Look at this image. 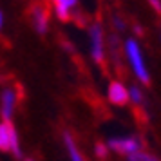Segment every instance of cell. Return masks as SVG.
<instances>
[{
	"instance_id": "obj_1",
	"label": "cell",
	"mask_w": 161,
	"mask_h": 161,
	"mask_svg": "<svg viewBox=\"0 0 161 161\" xmlns=\"http://www.w3.org/2000/svg\"><path fill=\"white\" fill-rule=\"evenodd\" d=\"M0 150L8 152L11 150L15 158H22L20 152V143H18V134L11 121H2L0 123Z\"/></svg>"
},
{
	"instance_id": "obj_2",
	"label": "cell",
	"mask_w": 161,
	"mask_h": 161,
	"mask_svg": "<svg viewBox=\"0 0 161 161\" xmlns=\"http://www.w3.org/2000/svg\"><path fill=\"white\" fill-rule=\"evenodd\" d=\"M125 49H127V58L130 60V64L134 67L136 74H138V78H141L143 83H148V73H147V69H145V64H143V58H141L138 44L134 40H127Z\"/></svg>"
},
{
	"instance_id": "obj_3",
	"label": "cell",
	"mask_w": 161,
	"mask_h": 161,
	"mask_svg": "<svg viewBox=\"0 0 161 161\" xmlns=\"http://www.w3.org/2000/svg\"><path fill=\"white\" fill-rule=\"evenodd\" d=\"M16 105V94L13 89H4L0 94V114L4 118V121H11L13 110Z\"/></svg>"
},
{
	"instance_id": "obj_4",
	"label": "cell",
	"mask_w": 161,
	"mask_h": 161,
	"mask_svg": "<svg viewBox=\"0 0 161 161\" xmlns=\"http://www.w3.org/2000/svg\"><path fill=\"white\" fill-rule=\"evenodd\" d=\"M109 147L119 154H136L139 148V141L134 138H114L109 141Z\"/></svg>"
},
{
	"instance_id": "obj_5",
	"label": "cell",
	"mask_w": 161,
	"mask_h": 161,
	"mask_svg": "<svg viewBox=\"0 0 161 161\" xmlns=\"http://www.w3.org/2000/svg\"><path fill=\"white\" fill-rule=\"evenodd\" d=\"M31 18H33V25L35 29L44 35L47 31V24H49V11L42 6V4H35L33 9H31Z\"/></svg>"
},
{
	"instance_id": "obj_6",
	"label": "cell",
	"mask_w": 161,
	"mask_h": 161,
	"mask_svg": "<svg viewBox=\"0 0 161 161\" xmlns=\"http://www.w3.org/2000/svg\"><path fill=\"white\" fill-rule=\"evenodd\" d=\"M91 45H92V58L98 64H103V40H102V29L100 25H92L91 27Z\"/></svg>"
},
{
	"instance_id": "obj_7",
	"label": "cell",
	"mask_w": 161,
	"mask_h": 161,
	"mask_svg": "<svg viewBox=\"0 0 161 161\" xmlns=\"http://www.w3.org/2000/svg\"><path fill=\"white\" fill-rule=\"evenodd\" d=\"M129 98H130V94L127 92V89L119 81H112L109 85V100L114 105H125L129 102Z\"/></svg>"
},
{
	"instance_id": "obj_8",
	"label": "cell",
	"mask_w": 161,
	"mask_h": 161,
	"mask_svg": "<svg viewBox=\"0 0 161 161\" xmlns=\"http://www.w3.org/2000/svg\"><path fill=\"white\" fill-rule=\"evenodd\" d=\"M76 2L78 0H54V11H56V15H58L60 20H69L71 15H69V9L76 6Z\"/></svg>"
},
{
	"instance_id": "obj_9",
	"label": "cell",
	"mask_w": 161,
	"mask_h": 161,
	"mask_svg": "<svg viewBox=\"0 0 161 161\" xmlns=\"http://www.w3.org/2000/svg\"><path fill=\"white\" fill-rule=\"evenodd\" d=\"M64 141H65V147L67 150H69V156H71V161H83V158H81V154L78 152V148H76V143H74L73 136L67 132L65 136H64Z\"/></svg>"
},
{
	"instance_id": "obj_10",
	"label": "cell",
	"mask_w": 161,
	"mask_h": 161,
	"mask_svg": "<svg viewBox=\"0 0 161 161\" xmlns=\"http://www.w3.org/2000/svg\"><path fill=\"white\" fill-rule=\"evenodd\" d=\"M130 161H158V159L152 158V156H148V154H145V152H136L130 156Z\"/></svg>"
},
{
	"instance_id": "obj_11",
	"label": "cell",
	"mask_w": 161,
	"mask_h": 161,
	"mask_svg": "<svg viewBox=\"0 0 161 161\" xmlns=\"http://www.w3.org/2000/svg\"><path fill=\"white\" fill-rule=\"evenodd\" d=\"M130 98H132V100H134L136 103H138V105L143 102V98H141V94H139V91H138L136 87H132V89H130Z\"/></svg>"
},
{
	"instance_id": "obj_12",
	"label": "cell",
	"mask_w": 161,
	"mask_h": 161,
	"mask_svg": "<svg viewBox=\"0 0 161 161\" xmlns=\"http://www.w3.org/2000/svg\"><path fill=\"white\" fill-rule=\"evenodd\" d=\"M96 156H100V158H105L107 156V147L103 145V143H98L96 145Z\"/></svg>"
},
{
	"instance_id": "obj_13",
	"label": "cell",
	"mask_w": 161,
	"mask_h": 161,
	"mask_svg": "<svg viewBox=\"0 0 161 161\" xmlns=\"http://www.w3.org/2000/svg\"><path fill=\"white\" fill-rule=\"evenodd\" d=\"M150 4H152V8L158 11V13H161V0H150Z\"/></svg>"
},
{
	"instance_id": "obj_14",
	"label": "cell",
	"mask_w": 161,
	"mask_h": 161,
	"mask_svg": "<svg viewBox=\"0 0 161 161\" xmlns=\"http://www.w3.org/2000/svg\"><path fill=\"white\" fill-rule=\"evenodd\" d=\"M2 24H4V15H2V11H0V29H2Z\"/></svg>"
},
{
	"instance_id": "obj_15",
	"label": "cell",
	"mask_w": 161,
	"mask_h": 161,
	"mask_svg": "<svg viewBox=\"0 0 161 161\" xmlns=\"http://www.w3.org/2000/svg\"><path fill=\"white\" fill-rule=\"evenodd\" d=\"M25 161H33V159H25Z\"/></svg>"
}]
</instances>
